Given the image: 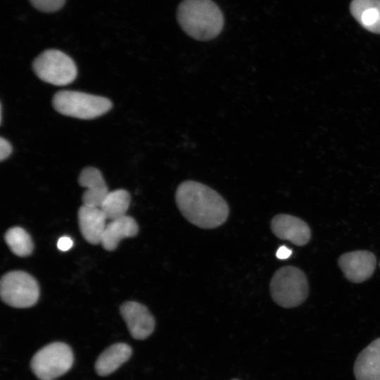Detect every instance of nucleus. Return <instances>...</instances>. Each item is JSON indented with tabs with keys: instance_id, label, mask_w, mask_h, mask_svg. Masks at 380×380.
Here are the masks:
<instances>
[{
	"instance_id": "obj_23",
	"label": "nucleus",
	"mask_w": 380,
	"mask_h": 380,
	"mask_svg": "<svg viewBox=\"0 0 380 380\" xmlns=\"http://www.w3.org/2000/svg\"><path fill=\"white\" fill-rule=\"evenodd\" d=\"M233 380H238V379H233Z\"/></svg>"
},
{
	"instance_id": "obj_18",
	"label": "nucleus",
	"mask_w": 380,
	"mask_h": 380,
	"mask_svg": "<svg viewBox=\"0 0 380 380\" xmlns=\"http://www.w3.org/2000/svg\"><path fill=\"white\" fill-rule=\"evenodd\" d=\"M5 241L11 251L18 256L25 257L32 253V238L23 228H10L5 234Z\"/></svg>"
},
{
	"instance_id": "obj_12",
	"label": "nucleus",
	"mask_w": 380,
	"mask_h": 380,
	"mask_svg": "<svg viewBox=\"0 0 380 380\" xmlns=\"http://www.w3.org/2000/svg\"><path fill=\"white\" fill-rule=\"evenodd\" d=\"M107 218L99 207L82 205L78 210V224L84 239L89 243H101Z\"/></svg>"
},
{
	"instance_id": "obj_14",
	"label": "nucleus",
	"mask_w": 380,
	"mask_h": 380,
	"mask_svg": "<svg viewBox=\"0 0 380 380\" xmlns=\"http://www.w3.org/2000/svg\"><path fill=\"white\" fill-rule=\"evenodd\" d=\"M138 232L139 226L136 220L125 215L107 223L101 243L106 250L113 251L122 239L135 236Z\"/></svg>"
},
{
	"instance_id": "obj_11",
	"label": "nucleus",
	"mask_w": 380,
	"mask_h": 380,
	"mask_svg": "<svg viewBox=\"0 0 380 380\" xmlns=\"http://www.w3.org/2000/svg\"><path fill=\"white\" fill-rule=\"evenodd\" d=\"M78 182L86 189L82 198L83 205L100 208L109 193L101 172L96 167H87L80 172Z\"/></svg>"
},
{
	"instance_id": "obj_1",
	"label": "nucleus",
	"mask_w": 380,
	"mask_h": 380,
	"mask_svg": "<svg viewBox=\"0 0 380 380\" xmlns=\"http://www.w3.org/2000/svg\"><path fill=\"white\" fill-rule=\"evenodd\" d=\"M175 201L182 215L192 224L203 229L222 225L229 213V205L220 194L193 180L184 181L179 184Z\"/></svg>"
},
{
	"instance_id": "obj_10",
	"label": "nucleus",
	"mask_w": 380,
	"mask_h": 380,
	"mask_svg": "<svg viewBox=\"0 0 380 380\" xmlns=\"http://www.w3.org/2000/svg\"><path fill=\"white\" fill-rule=\"evenodd\" d=\"M270 226L277 237L296 246H304L310 241L311 232L309 226L297 217L287 214L277 215L271 220Z\"/></svg>"
},
{
	"instance_id": "obj_4",
	"label": "nucleus",
	"mask_w": 380,
	"mask_h": 380,
	"mask_svg": "<svg viewBox=\"0 0 380 380\" xmlns=\"http://www.w3.org/2000/svg\"><path fill=\"white\" fill-rule=\"evenodd\" d=\"M273 300L279 305L291 308L303 303L309 293L308 282L304 272L293 266L278 269L270 283Z\"/></svg>"
},
{
	"instance_id": "obj_17",
	"label": "nucleus",
	"mask_w": 380,
	"mask_h": 380,
	"mask_svg": "<svg viewBox=\"0 0 380 380\" xmlns=\"http://www.w3.org/2000/svg\"><path fill=\"white\" fill-rule=\"evenodd\" d=\"M131 201L129 193L125 189H118L108 194L100 208L107 220H114L126 215Z\"/></svg>"
},
{
	"instance_id": "obj_6",
	"label": "nucleus",
	"mask_w": 380,
	"mask_h": 380,
	"mask_svg": "<svg viewBox=\"0 0 380 380\" xmlns=\"http://www.w3.org/2000/svg\"><path fill=\"white\" fill-rule=\"evenodd\" d=\"M73 354L64 343L53 342L39 350L32 357L30 366L40 380H53L67 372L72 365Z\"/></svg>"
},
{
	"instance_id": "obj_8",
	"label": "nucleus",
	"mask_w": 380,
	"mask_h": 380,
	"mask_svg": "<svg viewBox=\"0 0 380 380\" xmlns=\"http://www.w3.org/2000/svg\"><path fill=\"white\" fill-rule=\"evenodd\" d=\"M375 255L368 251H356L341 255L338 264L345 277L353 283L367 280L376 267Z\"/></svg>"
},
{
	"instance_id": "obj_16",
	"label": "nucleus",
	"mask_w": 380,
	"mask_h": 380,
	"mask_svg": "<svg viewBox=\"0 0 380 380\" xmlns=\"http://www.w3.org/2000/svg\"><path fill=\"white\" fill-rule=\"evenodd\" d=\"M350 10L364 28L380 34V0H353Z\"/></svg>"
},
{
	"instance_id": "obj_9",
	"label": "nucleus",
	"mask_w": 380,
	"mask_h": 380,
	"mask_svg": "<svg viewBox=\"0 0 380 380\" xmlns=\"http://www.w3.org/2000/svg\"><path fill=\"white\" fill-rule=\"evenodd\" d=\"M131 336L137 340L148 338L155 328V319L148 308L136 301H127L120 308Z\"/></svg>"
},
{
	"instance_id": "obj_5",
	"label": "nucleus",
	"mask_w": 380,
	"mask_h": 380,
	"mask_svg": "<svg viewBox=\"0 0 380 380\" xmlns=\"http://www.w3.org/2000/svg\"><path fill=\"white\" fill-rule=\"evenodd\" d=\"M32 68L40 80L56 86L72 83L77 74L73 60L56 49H48L40 53L33 61Z\"/></svg>"
},
{
	"instance_id": "obj_20",
	"label": "nucleus",
	"mask_w": 380,
	"mask_h": 380,
	"mask_svg": "<svg viewBox=\"0 0 380 380\" xmlns=\"http://www.w3.org/2000/svg\"><path fill=\"white\" fill-rule=\"evenodd\" d=\"M12 152V146L10 142L6 139L0 138V160L3 161L6 159Z\"/></svg>"
},
{
	"instance_id": "obj_22",
	"label": "nucleus",
	"mask_w": 380,
	"mask_h": 380,
	"mask_svg": "<svg viewBox=\"0 0 380 380\" xmlns=\"http://www.w3.org/2000/svg\"><path fill=\"white\" fill-rule=\"evenodd\" d=\"M292 251L285 246H280L276 252L277 258L284 260L291 256Z\"/></svg>"
},
{
	"instance_id": "obj_2",
	"label": "nucleus",
	"mask_w": 380,
	"mask_h": 380,
	"mask_svg": "<svg viewBox=\"0 0 380 380\" xmlns=\"http://www.w3.org/2000/svg\"><path fill=\"white\" fill-rule=\"evenodd\" d=\"M177 19L187 35L199 41L215 38L224 26L223 14L212 0H183Z\"/></svg>"
},
{
	"instance_id": "obj_19",
	"label": "nucleus",
	"mask_w": 380,
	"mask_h": 380,
	"mask_svg": "<svg viewBox=\"0 0 380 380\" xmlns=\"http://www.w3.org/2000/svg\"><path fill=\"white\" fill-rule=\"evenodd\" d=\"M65 0H30L32 4L44 12H53L61 8Z\"/></svg>"
},
{
	"instance_id": "obj_13",
	"label": "nucleus",
	"mask_w": 380,
	"mask_h": 380,
	"mask_svg": "<svg viewBox=\"0 0 380 380\" xmlns=\"http://www.w3.org/2000/svg\"><path fill=\"white\" fill-rule=\"evenodd\" d=\"M354 375L357 380H380V338L359 353L354 364Z\"/></svg>"
},
{
	"instance_id": "obj_7",
	"label": "nucleus",
	"mask_w": 380,
	"mask_h": 380,
	"mask_svg": "<svg viewBox=\"0 0 380 380\" xmlns=\"http://www.w3.org/2000/svg\"><path fill=\"white\" fill-rule=\"evenodd\" d=\"M0 294L7 305L25 308L37 302L39 288L37 280L30 274L19 270L11 271L1 277Z\"/></svg>"
},
{
	"instance_id": "obj_15",
	"label": "nucleus",
	"mask_w": 380,
	"mask_h": 380,
	"mask_svg": "<svg viewBox=\"0 0 380 380\" xmlns=\"http://www.w3.org/2000/svg\"><path fill=\"white\" fill-rule=\"evenodd\" d=\"M132 353V348L125 343L111 345L97 358L95 369L100 376H107L115 372L127 361Z\"/></svg>"
},
{
	"instance_id": "obj_21",
	"label": "nucleus",
	"mask_w": 380,
	"mask_h": 380,
	"mask_svg": "<svg viewBox=\"0 0 380 380\" xmlns=\"http://www.w3.org/2000/svg\"><path fill=\"white\" fill-rule=\"evenodd\" d=\"M73 245L72 240L68 236L61 237L57 242V247L62 251H68Z\"/></svg>"
},
{
	"instance_id": "obj_3",
	"label": "nucleus",
	"mask_w": 380,
	"mask_h": 380,
	"mask_svg": "<svg viewBox=\"0 0 380 380\" xmlns=\"http://www.w3.org/2000/svg\"><path fill=\"white\" fill-rule=\"evenodd\" d=\"M52 104L59 113L83 120L101 116L112 108V102L106 97L71 90L56 92Z\"/></svg>"
}]
</instances>
